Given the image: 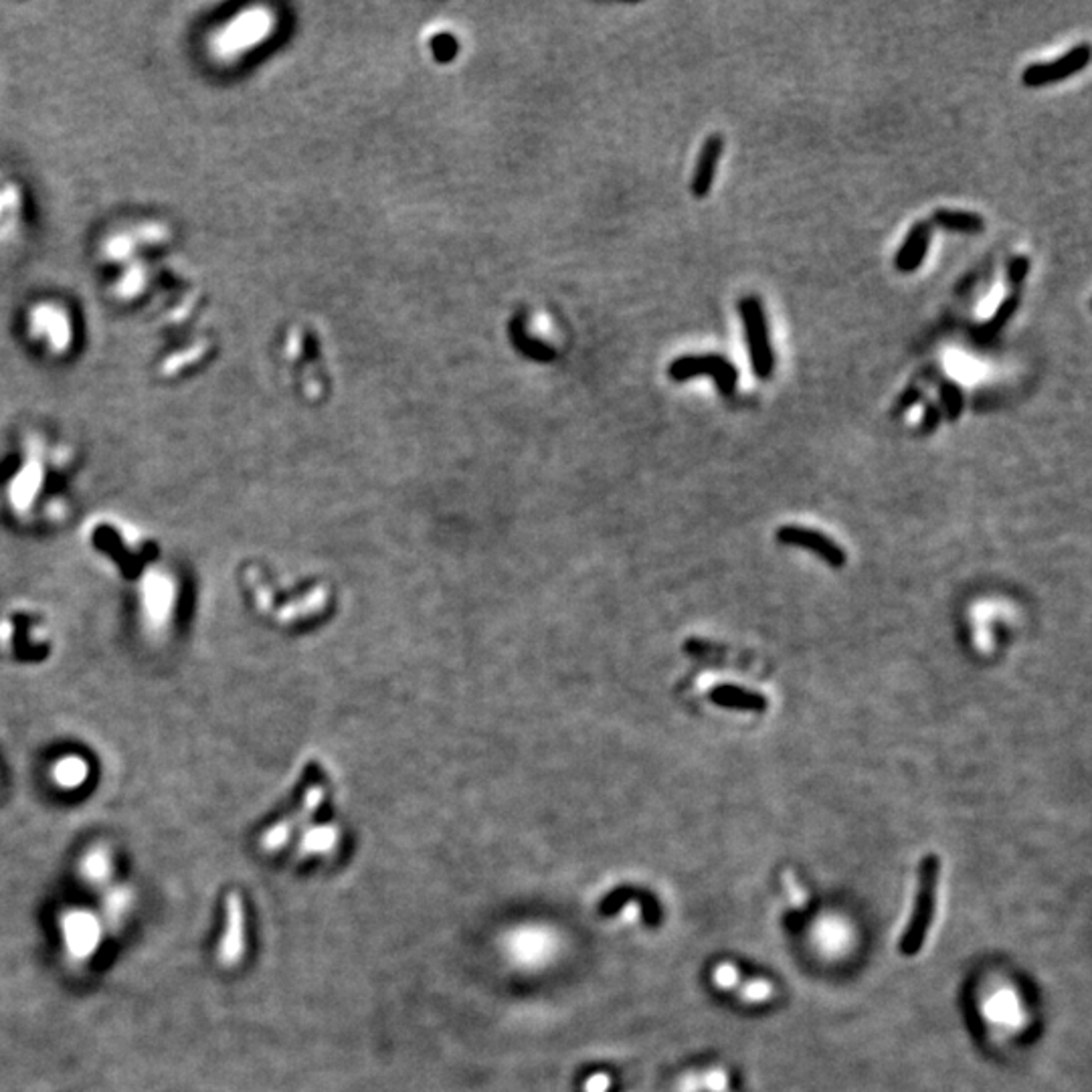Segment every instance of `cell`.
<instances>
[{
    "label": "cell",
    "instance_id": "1",
    "mask_svg": "<svg viewBox=\"0 0 1092 1092\" xmlns=\"http://www.w3.org/2000/svg\"><path fill=\"white\" fill-rule=\"evenodd\" d=\"M938 874H941V862L937 856H926L920 866L919 876V892H916L915 911H912L908 929L903 937V953L915 955L923 947L926 933H929L930 920L934 915V904H937V888Z\"/></svg>",
    "mask_w": 1092,
    "mask_h": 1092
},
{
    "label": "cell",
    "instance_id": "2",
    "mask_svg": "<svg viewBox=\"0 0 1092 1092\" xmlns=\"http://www.w3.org/2000/svg\"><path fill=\"white\" fill-rule=\"evenodd\" d=\"M742 326H745L747 350H749L751 368L759 381H769L775 372V352L771 346V337H769L767 316H764L763 304L756 296L742 297L738 304Z\"/></svg>",
    "mask_w": 1092,
    "mask_h": 1092
},
{
    "label": "cell",
    "instance_id": "3",
    "mask_svg": "<svg viewBox=\"0 0 1092 1092\" xmlns=\"http://www.w3.org/2000/svg\"><path fill=\"white\" fill-rule=\"evenodd\" d=\"M668 371L670 377L678 382L690 381V378L694 377H711L712 381L716 382L720 394H724V397H730V394H734V390H737V382H738L737 367L720 354L682 356V359L674 360V363L670 364Z\"/></svg>",
    "mask_w": 1092,
    "mask_h": 1092
},
{
    "label": "cell",
    "instance_id": "4",
    "mask_svg": "<svg viewBox=\"0 0 1092 1092\" xmlns=\"http://www.w3.org/2000/svg\"><path fill=\"white\" fill-rule=\"evenodd\" d=\"M1089 61H1090V45L1089 42H1081V45L1072 47V49H1070L1068 53L1062 55V57L1054 59V61L1032 63V65H1027L1026 69L1022 71V83L1026 85V87H1044V85L1064 82V79L1072 78V75L1086 69Z\"/></svg>",
    "mask_w": 1092,
    "mask_h": 1092
},
{
    "label": "cell",
    "instance_id": "5",
    "mask_svg": "<svg viewBox=\"0 0 1092 1092\" xmlns=\"http://www.w3.org/2000/svg\"><path fill=\"white\" fill-rule=\"evenodd\" d=\"M777 541L783 542V545L807 548V550L818 555L819 559L826 560V563L834 568L844 567L845 560H848L845 550L838 545V542L827 538L826 534L819 533V530L805 528V526H781V528L777 530Z\"/></svg>",
    "mask_w": 1092,
    "mask_h": 1092
},
{
    "label": "cell",
    "instance_id": "6",
    "mask_svg": "<svg viewBox=\"0 0 1092 1092\" xmlns=\"http://www.w3.org/2000/svg\"><path fill=\"white\" fill-rule=\"evenodd\" d=\"M930 239H933V223L930 221H916L911 227V231L904 237V243L894 255V267L900 274H912L923 265L926 253H929Z\"/></svg>",
    "mask_w": 1092,
    "mask_h": 1092
},
{
    "label": "cell",
    "instance_id": "7",
    "mask_svg": "<svg viewBox=\"0 0 1092 1092\" xmlns=\"http://www.w3.org/2000/svg\"><path fill=\"white\" fill-rule=\"evenodd\" d=\"M722 152H724V138L720 134H712L704 140L692 178V193L696 198H706L711 193Z\"/></svg>",
    "mask_w": 1092,
    "mask_h": 1092
},
{
    "label": "cell",
    "instance_id": "8",
    "mask_svg": "<svg viewBox=\"0 0 1092 1092\" xmlns=\"http://www.w3.org/2000/svg\"><path fill=\"white\" fill-rule=\"evenodd\" d=\"M241 951H243V904L239 894L231 892L227 898V929L221 945V959L227 965H233L239 961Z\"/></svg>",
    "mask_w": 1092,
    "mask_h": 1092
},
{
    "label": "cell",
    "instance_id": "9",
    "mask_svg": "<svg viewBox=\"0 0 1092 1092\" xmlns=\"http://www.w3.org/2000/svg\"><path fill=\"white\" fill-rule=\"evenodd\" d=\"M711 702L720 708H730V711H747V712H763L767 711L769 702L760 692L747 690V688L733 686V684H722L711 690Z\"/></svg>",
    "mask_w": 1092,
    "mask_h": 1092
},
{
    "label": "cell",
    "instance_id": "10",
    "mask_svg": "<svg viewBox=\"0 0 1092 1092\" xmlns=\"http://www.w3.org/2000/svg\"><path fill=\"white\" fill-rule=\"evenodd\" d=\"M933 223L945 231L965 233V235H979L985 231L983 216L969 211L937 209L933 215Z\"/></svg>",
    "mask_w": 1092,
    "mask_h": 1092
},
{
    "label": "cell",
    "instance_id": "11",
    "mask_svg": "<svg viewBox=\"0 0 1092 1092\" xmlns=\"http://www.w3.org/2000/svg\"><path fill=\"white\" fill-rule=\"evenodd\" d=\"M1018 305H1019V296L1018 294L1005 297V300L1000 304V308L996 310V314L989 318L987 324H985L983 328L977 332V337H979L981 340H992L993 337H997V334H1000L1001 330L1005 328V324H1008L1011 318H1014V314L1018 312Z\"/></svg>",
    "mask_w": 1092,
    "mask_h": 1092
},
{
    "label": "cell",
    "instance_id": "12",
    "mask_svg": "<svg viewBox=\"0 0 1092 1092\" xmlns=\"http://www.w3.org/2000/svg\"><path fill=\"white\" fill-rule=\"evenodd\" d=\"M938 397H941V405H943L941 413H945L947 419L957 421L961 417L963 409H965V399H963V390L957 382L951 381V378L941 381V385H938Z\"/></svg>",
    "mask_w": 1092,
    "mask_h": 1092
},
{
    "label": "cell",
    "instance_id": "13",
    "mask_svg": "<svg viewBox=\"0 0 1092 1092\" xmlns=\"http://www.w3.org/2000/svg\"><path fill=\"white\" fill-rule=\"evenodd\" d=\"M738 997L742 1001H749V1004H759V1001H767L775 996V985L767 979H741V983L737 985L734 989Z\"/></svg>",
    "mask_w": 1092,
    "mask_h": 1092
},
{
    "label": "cell",
    "instance_id": "14",
    "mask_svg": "<svg viewBox=\"0 0 1092 1092\" xmlns=\"http://www.w3.org/2000/svg\"><path fill=\"white\" fill-rule=\"evenodd\" d=\"M712 981H715L720 989L734 992L737 985L741 983V973H738L737 967L730 965V963H720V965H716L715 971H712Z\"/></svg>",
    "mask_w": 1092,
    "mask_h": 1092
},
{
    "label": "cell",
    "instance_id": "15",
    "mask_svg": "<svg viewBox=\"0 0 1092 1092\" xmlns=\"http://www.w3.org/2000/svg\"><path fill=\"white\" fill-rule=\"evenodd\" d=\"M1030 257L1026 255H1015L1014 259H1010L1008 263V286L1011 287H1019L1023 283V279L1027 278L1030 274Z\"/></svg>",
    "mask_w": 1092,
    "mask_h": 1092
},
{
    "label": "cell",
    "instance_id": "16",
    "mask_svg": "<svg viewBox=\"0 0 1092 1092\" xmlns=\"http://www.w3.org/2000/svg\"><path fill=\"white\" fill-rule=\"evenodd\" d=\"M920 399H923V389H919V386H908V389L900 394L898 401H896V407L894 411H892V415L896 417V415L907 413V411L911 409V407H915Z\"/></svg>",
    "mask_w": 1092,
    "mask_h": 1092
},
{
    "label": "cell",
    "instance_id": "17",
    "mask_svg": "<svg viewBox=\"0 0 1092 1092\" xmlns=\"http://www.w3.org/2000/svg\"><path fill=\"white\" fill-rule=\"evenodd\" d=\"M943 413L941 407L934 405V403H926L925 405V415H923V423H920V431L923 433H933L934 429L938 427L941 423Z\"/></svg>",
    "mask_w": 1092,
    "mask_h": 1092
},
{
    "label": "cell",
    "instance_id": "18",
    "mask_svg": "<svg viewBox=\"0 0 1092 1092\" xmlns=\"http://www.w3.org/2000/svg\"><path fill=\"white\" fill-rule=\"evenodd\" d=\"M611 1089V1076L605 1072H595L583 1085V1092H607Z\"/></svg>",
    "mask_w": 1092,
    "mask_h": 1092
}]
</instances>
